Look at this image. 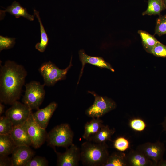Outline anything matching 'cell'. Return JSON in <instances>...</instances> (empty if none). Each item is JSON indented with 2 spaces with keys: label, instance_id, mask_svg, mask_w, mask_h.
<instances>
[{
  "label": "cell",
  "instance_id": "cell-1",
  "mask_svg": "<svg viewBox=\"0 0 166 166\" xmlns=\"http://www.w3.org/2000/svg\"><path fill=\"white\" fill-rule=\"evenodd\" d=\"M27 75L23 66L13 61L8 60L1 66V102L12 105L19 99Z\"/></svg>",
  "mask_w": 166,
  "mask_h": 166
},
{
  "label": "cell",
  "instance_id": "cell-2",
  "mask_svg": "<svg viewBox=\"0 0 166 166\" xmlns=\"http://www.w3.org/2000/svg\"><path fill=\"white\" fill-rule=\"evenodd\" d=\"M80 161L84 166H104L109 155L106 143L86 140L80 148Z\"/></svg>",
  "mask_w": 166,
  "mask_h": 166
},
{
  "label": "cell",
  "instance_id": "cell-3",
  "mask_svg": "<svg viewBox=\"0 0 166 166\" xmlns=\"http://www.w3.org/2000/svg\"><path fill=\"white\" fill-rule=\"evenodd\" d=\"M74 133L68 124H61L53 128L47 134L48 145L52 147L67 148L73 143Z\"/></svg>",
  "mask_w": 166,
  "mask_h": 166
},
{
  "label": "cell",
  "instance_id": "cell-4",
  "mask_svg": "<svg viewBox=\"0 0 166 166\" xmlns=\"http://www.w3.org/2000/svg\"><path fill=\"white\" fill-rule=\"evenodd\" d=\"M72 56L69 65L65 69H61L50 61L43 63L39 69L43 77L44 85L47 86L54 85L59 81L65 80L67 73L73 66Z\"/></svg>",
  "mask_w": 166,
  "mask_h": 166
},
{
  "label": "cell",
  "instance_id": "cell-5",
  "mask_svg": "<svg viewBox=\"0 0 166 166\" xmlns=\"http://www.w3.org/2000/svg\"><path fill=\"white\" fill-rule=\"evenodd\" d=\"M45 85L33 81L25 85V91L22 98L23 103L32 110H38L44 99L45 94Z\"/></svg>",
  "mask_w": 166,
  "mask_h": 166
},
{
  "label": "cell",
  "instance_id": "cell-6",
  "mask_svg": "<svg viewBox=\"0 0 166 166\" xmlns=\"http://www.w3.org/2000/svg\"><path fill=\"white\" fill-rule=\"evenodd\" d=\"M88 92L94 98L93 104L85 111L88 116L92 118H100L116 108V103L111 98L99 95L94 91Z\"/></svg>",
  "mask_w": 166,
  "mask_h": 166
},
{
  "label": "cell",
  "instance_id": "cell-7",
  "mask_svg": "<svg viewBox=\"0 0 166 166\" xmlns=\"http://www.w3.org/2000/svg\"><path fill=\"white\" fill-rule=\"evenodd\" d=\"M5 112V116L12 122L14 126L24 124L32 113V110L27 105L16 101Z\"/></svg>",
  "mask_w": 166,
  "mask_h": 166
},
{
  "label": "cell",
  "instance_id": "cell-8",
  "mask_svg": "<svg viewBox=\"0 0 166 166\" xmlns=\"http://www.w3.org/2000/svg\"><path fill=\"white\" fill-rule=\"evenodd\" d=\"M26 123L32 146L35 148L40 147L47 139V134L45 129L41 128L35 122L32 113Z\"/></svg>",
  "mask_w": 166,
  "mask_h": 166
},
{
  "label": "cell",
  "instance_id": "cell-9",
  "mask_svg": "<svg viewBox=\"0 0 166 166\" xmlns=\"http://www.w3.org/2000/svg\"><path fill=\"white\" fill-rule=\"evenodd\" d=\"M136 149L142 152L156 166L158 163L163 159L165 150L164 144L158 141L155 142H147L140 144Z\"/></svg>",
  "mask_w": 166,
  "mask_h": 166
},
{
  "label": "cell",
  "instance_id": "cell-10",
  "mask_svg": "<svg viewBox=\"0 0 166 166\" xmlns=\"http://www.w3.org/2000/svg\"><path fill=\"white\" fill-rule=\"evenodd\" d=\"M65 152L60 153L55 151L58 166H77L80 161V149L73 144L67 148Z\"/></svg>",
  "mask_w": 166,
  "mask_h": 166
},
{
  "label": "cell",
  "instance_id": "cell-11",
  "mask_svg": "<svg viewBox=\"0 0 166 166\" xmlns=\"http://www.w3.org/2000/svg\"><path fill=\"white\" fill-rule=\"evenodd\" d=\"M34 152L30 146H16L12 153V166H25L33 157Z\"/></svg>",
  "mask_w": 166,
  "mask_h": 166
},
{
  "label": "cell",
  "instance_id": "cell-12",
  "mask_svg": "<svg viewBox=\"0 0 166 166\" xmlns=\"http://www.w3.org/2000/svg\"><path fill=\"white\" fill-rule=\"evenodd\" d=\"M79 59L82 64L79 79L77 84H78L82 76L84 66L86 64H89L101 68H106L114 72V70L110 64L106 61L104 59L100 57H93L87 54L83 49H81L78 52Z\"/></svg>",
  "mask_w": 166,
  "mask_h": 166
},
{
  "label": "cell",
  "instance_id": "cell-13",
  "mask_svg": "<svg viewBox=\"0 0 166 166\" xmlns=\"http://www.w3.org/2000/svg\"><path fill=\"white\" fill-rule=\"evenodd\" d=\"M57 107V104L53 102L45 107L37 110L35 112L32 113L34 121L41 128L45 129Z\"/></svg>",
  "mask_w": 166,
  "mask_h": 166
},
{
  "label": "cell",
  "instance_id": "cell-14",
  "mask_svg": "<svg viewBox=\"0 0 166 166\" xmlns=\"http://www.w3.org/2000/svg\"><path fill=\"white\" fill-rule=\"evenodd\" d=\"M127 166H156L155 164L138 149H132L126 154Z\"/></svg>",
  "mask_w": 166,
  "mask_h": 166
},
{
  "label": "cell",
  "instance_id": "cell-15",
  "mask_svg": "<svg viewBox=\"0 0 166 166\" xmlns=\"http://www.w3.org/2000/svg\"><path fill=\"white\" fill-rule=\"evenodd\" d=\"M10 135L16 146H32L26 122L23 124L14 126Z\"/></svg>",
  "mask_w": 166,
  "mask_h": 166
},
{
  "label": "cell",
  "instance_id": "cell-16",
  "mask_svg": "<svg viewBox=\"0 0 166 166\" xmlns=\"http://www.w3.org/2000/svg\"><path fill=\"white\" fill-rule=\"evenodd\" d=\"M2 13H9L14 16L16 18H18L21 17H23L30 21H33L34 15L29 14L26 8L22 7L20 3L14 1L11 5L8 6L5 10H1Z\"/></svg>",
  "mask_w": 166,
  "mask_h": 166
},
{
  "label": "cell",
  "instance_id": "cell-17",
  "mask_svg": "<svg viewBox=\"0 0 166 166\" xmlns=\"http://www.w3.org/2000/svg\"><path fill=\"white\" fill-rule=\"evenodd\" d=\"M114 128L111 129L108 125H103L100 130L88 140L96 143H106L111 141V137L115 132Z\"/></svg>",
  "mask_w": 166,
  "mask_h": 166
},
{
  "label": "cell",
  "instance_id": "cell-18",
  "mask_svg": "<svg viewBox=\"0 0 166 166\" xmlns=\"http://www.w3.org/2000/svg\"><path fill=\"white\" fill-rule=\"evenodd\" d=\"M103 125V121L100 118H92L85 125L83 138L88 140L91 137L96 133Z\"/></svg>",
  "mask_w": 166,
  "mask_h": 166
},
{
  "label": "cell",
  "instance_id": "cell-19",
  "mask_svg": "<svg viewBox=\"0 0 166 166\" xmlns=\"http://www.w3.org/2000/svg\"><path fill=\"white\" fill-rule=\"evenodd\" d=\"M33 12L34 15L36 18L39 23L41 33V41L36 44L35 48L40 52L43 53L45 51L48 45L49 39L42 23L39 12L36 9L34 10Z\"/></svg>",
  "mask_w": 166,
  "mask_h": 166
},
{
  "label": "cell",
  "instance_id": "cell-20",
  "mask_svg": "<svg viewBox=\"0 0 166 166\" xmlns=\"http://www.w3.org/2000/svg\"><path fill=\"white\" fill-rule=\"evenodd\" d=\"M16 146L10 135H0V156L12 154Z\"/></svg>",
  "mask_w": 166,
  "mask_h": 166
},
{
  "label": "cell",
  "instance_id": "cell-21",
  "mask_svg": "<svg viewBox=\"0 0 166 166\" xmlns=\"http://www.w3.org/2000/svg\"><path fill=\"white\" fill-rule=\"evenodd\" d=\"M127 166L126 154L121 152H114L109 155L104 166Z\"/></svg>",
  "mask_w": 166,
  "mask_h": 166
},
{
  "label": "cell",
  "instance_id": "cell-22",
  "mask_svg": "<svg viewBox=\"0 0 166 166\" xmlns=\"http://www.w3.org/2000/svg\"><path fill=\"white\" fill-rule=\"evenodd\" d=\"M146 10L143 12L142 15H158L165 9L163 0H148Z\"/></svg>",
  "mask_w": 166,
  "mask_h": 166
},
{
  "label": "cell",
  "instance_id": "cell-23",
  "mask_svg": "<svg viewBox=\"0 0 166 166\" xmlns=\"http://www.w3.org/2000/svg\"><path fill=\"white\" fill-rule=\"evenodd\" d=\"M138 33L141 37L144 48L147 52L151 53L152 49L159 41L154 36L145 31L140 30Z\"/></svg>",
  "mask_w": 166,
  "mask_h": 166
},
{
  "label": "cell",
  "instance_id": "cell-24",
  "mask_svg": "<svg viewBox=\"0 0 166 166\" xmlns=\"http://www.w3.org/2000/svg\"><path fill=\"white\" fill-rule=\"evenodd\" d=\"M14 126L11 121L6 116L0 118V135H10Z\"/></svg>",
  "mask_w": 166,
  "mask_h": 166
},
{
  "label": "cell",
  "instance_id": "cell-25",
  "mask_svg": "<svg viewBox=\"0 0 166 166\" xmlns=\"http://www.w3.org/2000/svg\"><path fill=\"white\" fill-rule=\"evenodd\" d=\"M154 34L159 36L166 34V15H160L157 19Z\"/></svg>",
  "mask_w": 166,
  "mask_h": 166
},
{
  "label": "cell",
  "instance_id": "cell-26",
  "mask_svg": "<svg viewBox=\"0 0 166 166\" xmlns=\"http://www.w3.org/2000/svg\"><path fill=\"white\" fill-rule=\"evenodd\" d=\"M113 146L119 151L123 152L129 148L130 143L129 141L125 138L120 137L115 140L113 143Z\"/></svg>",
  "mask_w": 166,
  "mask_h": 166
},
{
  "label": "cell",
  "instance_id": "cell-27",
  "mask_svg": "<svg viewBox=\"0 0 166 166\" xmlns=\"http://www.w3.org/2000/svg\"><path fill=\"white\" fill-rule=\"evenodd\" d=\"M16 38L0 36V51L13 48L15 45Z\"/></svg>",
  "mask_w": 166,
  "mask_h": 166
},
{
  "label": "cell",
  "instance_id": "cell-28",
  "mask_svg": "<svg viewBox=\"0 0 166 166\" xmlns=\"http://www.w3.org/2000/svg\"><path fill=\"white\" fill-rule=\"evenodd\" d=\"M129 124L133 130L141 132L145 128L146 125L144 121L139 118H133L129 121Z\"/></svg>",
  "mask_w": 166,
  "mask_h": 166
},
{
  "label": "cell",
  "instance_id": "cell-29",
  "mask_svg": "<svg viewBox=\"0 0 166 166\" xmlns=\"http://www.w3.org/2000/svg\"><path fill=\"white\" fill-rule=\"evenodd\" d=\"M151 54L157 57H166V46L159 41L152 49Z\"/></svg>",
  "mask_w": 166,
  "mask_h": 166
},
{
  "label": "cell",
  "instance_id": "cell-30",
  "mask_svg": "<svg viewBox=\"0 0 166 166\" xmlns=\"http://www.w3.org/2000/svg\"><path fill=\"white\" fill-rule=\"evenodd\" d=\"M48 162L45 158L36 156L32 158L25 166H47Z\"/></svg>",
  "mask_w": 166,
  "mask_h": 166
},
{
  "label": "cell",
  "instance_id": "cell-31",
  "mask_svg": "<svg viewBox=\"0 0 166 166\" xmlns=\"http://www.w3.org/2000/svg\"><path fill=\"white\" fill-rule=\"evenodd\" d=\"M0 166H12L11 159L7 156H0Z\"/></svg>",
  "mask_w": 166,
  "mask_h": 166
},
{
  "label": "cell",
  "instance_id": "cell-32",
  "mask_svg": "<svg viewBox=\"0 0 166 166\" xmlns=\"http://www.w3.org/2000/svg\"><path fill=\"white\" fill-rule=\"evenodd\" d=\"M157 166H166V160L163 159L160 160L157 164Z\"/></svg>",
  "mask_w": 166,
  "mask_h": 166
},
{
  "label": "cell",
  "instance_id": "cell-33",
  "mask_svg": "<svg viewBox=\"0 0 166 166\" xmlns=\"http://www.w3.org/2000/svg\"><path fill=\"white\" fill-rule=\"evenodd\" d=\"M164 130L166 132V116L164 121L161 124Z\"/></svg>",
  "mask_w": 166,
  "mask_h": 166
},
{
  "label": "cell",
  "instance_id": "cell-34",
  "mask_svg": "<svg viewBox=\"0 0 166 166\" xmlns=\"http://www.w3.org/2000/svg\"><path fill=\"white\" fill-rule=\"evenodd\" d=\"M4 106L1 103H0V114H2L4 112Z\"/></svg>",
  "mask_w": 166,
  "mask_h": 166
},
{
  "label": "cell",
  "instance_id": "cell-35",
  "mask_svg": "<svg viewBox=\"0 0 166 166\" xmlns=\"http://www.w3.org/2000/svg\"><path fill=\"white\" fill-rule=\"evenodd\" d=\"M165 9L166 10V0H163Z\"/></svg>",
  "mask_w": 166,
  "mask_h": 166
}]
</instances>
